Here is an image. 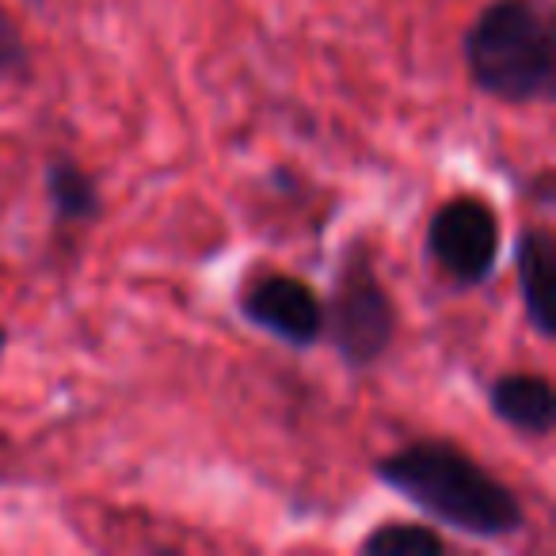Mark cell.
<instances>
[{
  "instance_id": "5",
  "label": "cell",
  "mask_w": 556,
  "mask_h": 556,
  "mask_svg": "<svg viewBox=\"0 0 556 556\" xmlns=\"http://www.w3.org/2000/svg\"><path fill=\"white\" fill-rule=\"evenodd\" d=\"M237 313L290 351H313L325 340V298L298 275L267 270L248 278L237 294Z\"/></svg>"
},
{
  "instance_id": "1",
  "label": "cell",
  "mask_w": 556,
  "mask_h": 556,
  "mask_svg": "<svg viewBox=\"0 0 556 556\" xmlns=\"http://www.w3.org/2000/svg\"><path fill=\"white\" fill-rule=\"evenodd\" d=\"M374 477L465 538L507 541L526 530V507L515 488L450 439L404 442L374 462Z\"/></svg>"
},
{
  "instance_id": "3",
  "label": "cell",
  "mask_w": 556,
  "mask_h": 556,
  "mask_svg": "<svg viewBox=\"0 0 556 556\" xmlns=\"http://www.w3.org/2000/svg\"><path fill=\"white\" fill-rule=\"evenodd\" d=\"M401 332V313L381 282L366 240H351L336 267L332 298L325 302V340L351 374H363L389 355Z\"/></svg>"
},
{
  "instance_id": "11",
  "label": "cell",
  "mask_w": 556,
  "mask_h": 556,
  "mask_svg": "<svg viewBox=\"0 0 556 556\" xmlns=\"http://www.w3.org/2000/svg\"><path fill=\"white\" fill-rule=\"evenodd\" d=\"M4 351H9V332H4V325H0V358H4Z\"/></svg>"
},
{
  "instance_id": "10",
  "label": "cell",
  "mask_w": 556,
  "mask_h": 556,
  "mask_svg": "<svg viewBox=\"0 0 556 556\" xmlns=\"http://www.w3.org/2000/svg\"><path fill=\"white\" fill-rule=\"evenodd\" d=\"M27 70H31V54H27L24 35L16 20L0 9V77H27Z\"/></svg>"
},
{
  "instance_id": "9",
  "label": "cell",
  "mask_w": 556,
  "mask_h": 556,
  "mask_svg": "<svg viewBox=\"0 0 556 556\" xmlns=\"http://www.w3.org/2000/svg\"><path fill=\"white\" fill-rule=\"evenodd\" d=\"M363 556H446L450 545L434 526L424 522H381L358 541Z\"/></svg>"
},
{
  "instance_id": "4",
  "label": "cell",
  "mask_w": 556,
  "mask_h": 556,
  "mask_svg": "<svg viewBox=\"0 0 556 556\" xmlns=\"http://www.w3.org/2000/svg\"><path fill=\"white\" fill-rule=\"evenodd\" d=\"M427 260L462 290L484 287L495 275L503 229L495 210L480 194H454L427 222Z\"/></svg>"
},
{
  "instance_id": "6",
  "label": "cell",
  "mask_w": 556,
  "mask_h": 556,
  "mask_svg": "<svg viewBox=\"0 0 556 556\" xmlns=\"http://www.w3.org/2000/svg\"><path fill=\"white\" fill-rule=\"evenodd\" d=\"M515 278L526 325L545 343L556 340V240L548 225H526L515 240Z\"/></svg>"
},
{
  "instance_id": "8",
  "label": "cell",
  "mask_w": 556,
  "mask_h": 556,
  "mask_svg": "<svg viewBox=\"0 0 556 556\" xmlns=\"http://www.w3.org/2000/svg\"><path fill=\"white\" fill-rule=\"evenodd\" d=\"M42 191H47L50 214H54L58 225H92L103 214L100 184L92 179V172H85L65 153H54L47 161Z\"/></svg>"
},
{
  "instance_id": "2",
  "label": "cell",
  "mask_w": 556,
  "mask_h": 556,
  "mask_svg": "<svg viewBox=\"0 0 556 556\" xmlns=\"http://www.w3.org/2000/svg\"><path fill=\"white\" fill-rule=\"evenodd\" d=\"M472 88L510 108L556 96V31L548 0H492L462 35Z\"/></svg>"
},
{
  "instance_id": "7",
  "label": "cell",
  "mask_w": 556,
  "mask_h": 556,
  "mask_svg": "<svg viewBox=\"0 0 556 556\" xmlns=\"http://www.w3.org/2000/svg\"><path fill=\"white\" fill-rule=\"evenodd\" d=\"M488 408L515 434L545 442L556 427V389L545 374L510 370L488 386Z\"/></svg>"
}]
</instances>
